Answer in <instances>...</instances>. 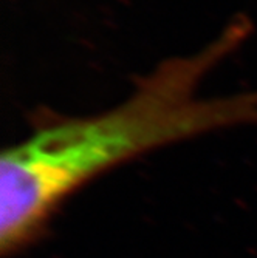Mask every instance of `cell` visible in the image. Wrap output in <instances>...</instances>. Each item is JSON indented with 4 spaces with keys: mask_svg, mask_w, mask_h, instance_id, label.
<instances>
[{
    "mask_svg": "<svg viewBox=\"0 0 257 258\" xmlns=\"http://www.w3.org/2000/svg\"><path fill=\"white\" fill-rule=\"evenodd\" d=\"M246 37V20L231 23L200 51L161 62L120 105L46 124L7 147L0 162L2 255L31 243L62 201L106 170L184 139L257 125V90L198 95L208 73Z\"/></svg>",
    "mask_w": 257,
    "mask_h": 258,
    "instance_id": "obj_1",
    "label": "cell"
}]
</instances>
